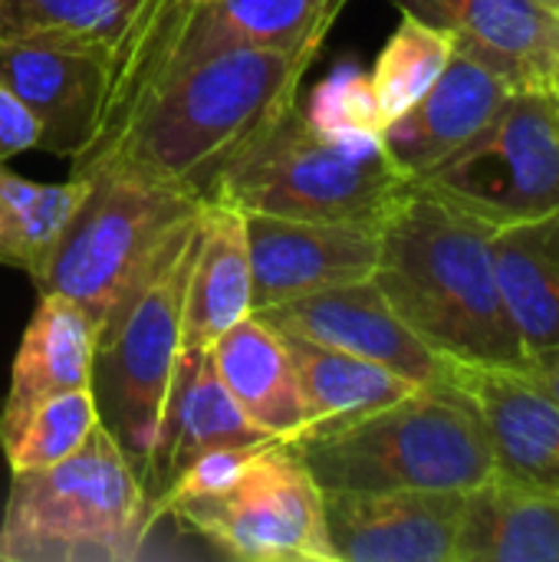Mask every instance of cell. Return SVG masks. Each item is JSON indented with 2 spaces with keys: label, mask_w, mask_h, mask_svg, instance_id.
<instances>
[{
  "label": "cell",
  "mask_w": 559,
  "mask_h": 562,
  "mask_svg": "<svg viewBox=\"0 0 559 562\" xmlns=\"http://www.w3.org/2000/svg\"><path fill=\"white\" fill-rule=\"evenodd\" d=\"M165 514L231 560L336 562L323 487L287 441L264 445L224 487L178 497Z\"/></svg>",
  "instance_id": "9c48e42d"
},
{
  "label": "cell",
  "mask_w": 559,
  "mask_h": 562,
  "mask_svg": "<svg viewBox=\"0 0 559 562\" xmlns=\"http://www.w3.org/2000/svg\"><path fill=\"white\" fill-rule=\"evenodd\" d=\"M0 86L40 119V148L76 161L102 132L112 46L0 43Z\"/></svg>",
  "instance_id": "7c38bea8"
},
{
  "label": "cell",
  "mask_w": 559,
  "mask_h": 562,
  "mask_svg": "<svg viewBox=\"0 0 559 562\" xmlns=\"http://www.w3.org/2000/svg\"><path fill=\"white\" fill-rule=\"evenodd\" d=\"M82 191L86 181L72 175L46 184L0 165V267L26 273L33 283L69 227Z\"/></svg>",
  "instance_id": "d4e9b609"
},
{
  "label": "cell",
  "mask_w": 559,
  "mask_h": 562,
  "mask_svg": "<svg viewBox=\"0 0 559 562\" xmlns=\"http://www.w3.org/2000/svg\"><path fill=\"white\" fill-rule=\"evenodd\" d=\"M451 56L455 40L445 30L402 10L395 33L389 36L369 72L382 125H392L399 115H405L438 82Z\"/></svg>",
  "instance_id": "4316f807"
},
{
  "label": "cell",
  "mask_w": 559,
  "mask_h": 562,
  "mask_svg": "<svg viewBox=\"0 0 559 562\" xmlns=\"http://www.w3.org/2000/svg\"><path fill=\"white\" fill-rule=\"evenodd\" d=\"M346 3L349 0H145L112 46V92L102 132L86 151L102 145L155 82L201 56L231 46L320 53Z\"/></svg>",
  "instance_id": "ba28073f"
},
{
  "label": "cell",
  "mask_w": 559,
  "mask_h": 562,
  "mask_svg": "<svg viewBox=\"0 0 559 562\" xmlns=\"http://www.w3.org/2000/svg\"><path fill=\"white\" fill-rule=\"evenodd\" d=\"M250 313L254 280L244 211L224 201H204L185 293L181 346L201 352Z\"/></svg>",
  "instance_id": "ffe728a7"
},
{
  "label": "cell",
  "mask_w": 559,
  "mask_h": 562,
  "mask_svg": "<svg viewBox=\"0 0 559 562\" xmlns=\"http://www.w3.org/2000/svg\"><path fill=\"white\" fill-rule=\"evenodd\" d=\"M455 562H559V491L491 474L465 494Z\"/></svg>",
  "instance_id": "7402d4cb"
},
{
  "label": "cell",
  "mask_w": 559,
  "mask_h": 562,
  "mask_svg": "<svg viewBox=\"0 0 559 562\" xmlns=\"http://www.w3.org/2000/svg\"><path fill=\"white\" fill-rule=\"evenodd\" d=\"M336 562H455L461 491H323Z\"/></svg>",
  "instance_id": "4fadbf2b"
},
{
  "label": "cell",
  "mask_w": 559,
  "mask_h": 562,
  "mask_svg": "<svg viewBox=\"0 0 559 562\" xmlns=\"http://www.w3.org/2000/svg\"><path fill=\"white\" fill-rule=\"evenodd\" d=\"M99 428V408L92 389H76L46 398L30 412L23 428L3 445V458L10 471H36L59 464L72 451L86 445V438Z\"/></svg>",
  "instance_id": "83f0119b"
},
{
  "label": "cell",
  "mask_w": 559,
  "mask_h": 562,
  "mask_svg": "<svg viewBox=\"0 0 559 562\" xmlns=\"http://www.w3.org/2000/svg\"><path fill=\"white\" fill-rule=\"evenodd\" d=\"M303 112L320 132L336 135V138H382V132H385L376 95H372L369 72H362L356 66L336 69L313 92V99Z\"/></svg>",
  "instance_id": "f1b7e54d"
},
{
  "label": "cell",
  "mask_w": 559,
  "mask_h": 562,
  "mask_svg": "<svg viewBox=\"0 0 559 562\" xmlns=\"http://www.w3.org/2000/svg\"><path fill=\"white\" fill-rule=\"evenodd\" d=\"M445 30L458 49L497 69L514 89L547 86L559 66L554 10L540 0H395Z\"/></svg>",
  "instance_id": "ac0fdd59"
},
{
  "label": "cell",
  "mask_w": 559,
  "mask_h": 562,
  "mask_svg": "<svg viewBox=\"0 0 559 562\" xmlns=\"http://www.w3.org/2000/svg\"><path fill=\"white\" fill-rule=\"evenodd\" d=\"M254 313L353 280H369L379 263V224L297 221L244 214Z\"/></svg>",
  "instance_id": "5bb4252c"
},
{
  "label": "cell",
  "mask_w": 559,
  "mask_h": 562,
  "mask_svg": "<svg viewBox=\"0 0 559 562\" xmlns=\"http://www.w3.org/2000/svg\"><path fill=\"white\" fill-rule=\"evenodd\" d=\"M540 3H547L550 10H557V7H559V0H540Z\"/></svg>",
  "instance_id": "836d02e7"
},
{
  "label": "cell",
  "mask_w": 559,
  "mask_h": 562,
  "mask_svg": "<svg viewBox=\"0 0 559 562\" xmlns=\"http://www.w3.org/2000/svg\"><path fill=\"white\" fill-rule=\"evenodd\" d=\"M30 148H40V119L16 92L0 86V165Z\"/></svg>",
  "instance_id": "f546056e"
},
{
  "label": "cell",
  "mask_w": 559,
  "mask_h": 562,
  "mask_svg": "<svg viewBox=\"0 0 559 562\" xmlns=\"http://www.w3.org/2000/svg\"><path fill=\"white\" fill-rule=\"evenodd\" d=\"M323 491H474L494 454L474 402L448 379L333 431L287 441Z\"/></svg>",
  "instance_id": "3957f363"
},
{
  "label": "cell",
  "mask_w": 559,
  "mask_h": 562,
  "mask_svg": "<svg viewBox=\"0 0 559 562\" xmlns=\"http://www.w3.org/2000/svg\"><path fill=\"white\" fill-rule=\"evenodd\" d=\"M211 366L244 415L277 441L306 431V408L297 385L287 339L264 316L250 313L208 346Z\"/></svg>",
  "instance_id": "44dd1931"
},
{
  "label": "cell",
  "mask_w": 559,
  "mask_h": 562,
  "mask_svg": "<svg viewBox=\"0 0 559 562\" xmlns=\"http://www.w3.org/2000/svg\"><path fill=\"white\" fill-rule=\"evenodd\" d=\"M99 326L66 296L40 293L13 356L10 385L0 405V448L13 441L30 412L53 395L92 389Z\"/></svg>",
  "instance_id": "d6986e66"
},
{
  "label": "cell",
  "mask_w": 559,
  "mask_h": 562,
  "mask_svg": "<svg viewBox=\"0 0 559 562\" xmlns=\"http://www.w3.org/2000/svg\"><path fill=\"white\" fill-rule=\"evenodd\" d=\"M494 267L527 356L559 346V207L497 227Z\"/></svg>",
  "instance_id": "603a6c76"
},
{
  "label": "cell",
  "mask_w": 559,
  "mask_h": 562,
  "mask_svg": "<svg viewBox=\"0 0 559 562\" xmlns=\"http://www.w3.org/2000/svg\"><path fill=\"white\" fill-rule=\"evenodd\" d=\"M511 92L514 86L497 69L455 46L438 82L405 115L385 125L382 145L409 181H422L465 148Z\"/></svg>",
  "instance_id": "e0dca14e"
},
{
  "label": "cell",
  "mask_w": 559,
  "mask_h": 562,
  "mask_svg": "<svg viewBox=\"0 0 559 562\" xmlns=\"http://www.w3.org/2000/svg\"><path fill=\"white\" fill-rule=\"evenodd\" d=\"M409 184L382 138L326 135L297 102L221 175L208 201L244 214L382 224Z\"/></svg>",
  "instance_id": "5b68a950"
},
{
  "label": "cell",
  "mask_w": 559,
  "mask_h": 562,
  "mask_svg": "<svg viewBox=\"0 0 559 562\" xmlns=\"http://www.w3.org/2000/svg\"><path fill=\"white\" fill-rule=\"evenodd\" d=\"M316 49L231 46L155 82L119 128L69 161V175L125 168L211 198L221 175L300 102Z\"/></svg>",
  "instance_id": "6da1fadb"
},
{
  "label": "cell",
  "mask_w": 559,
  "mask_h": 562,
  "mask_svg": "<svg viewBox=\"0 0 559 562\" xmlns=\"http://www.w3.org/2000/svg\"><path fill=\"white\" fill-rule=\"evenodd\" d=\"M198 217L171 237L148 277L99 329L96 342L92 398L99 408V425L135 468L142 487L168 389L175 379V366L185 349L181 323L198 240Z\"/></svg>",
  "instance_id": "52a82bcc"
},
{
  "label": "cell",
  "mask_w": 559,
  "mask_h": 562,
  "mask_svg": "<svg viewBox=\"0 0 559 562\" xmlns=\"http://www.w3.org/2000/svg\"><path fill=\"white\" fill-rule=\"evenodd\" d=\"M267 441L277 438H270L244 415V408L234 402V395L214 372L208 349H181L145 474V494L155 514L161 517V497L198 458L221 448H247Z\"/></svg>",
  "instance_id": "2e32d148"
},
{
  "label": "cell",
  "mask_w": 559,
  "mask_h": 562,
  "mask_svg": "<svg viewBox=\"0 0 559 562\" xmlns=\"http://www.w3.org/2000/svg\"><path fill=\"white\" fill-rule=\"evenodd\" d=\"M72 178L86 181L82 201L33 286L72 300L102 329L204 198L109 165Z\"/></svg>",
  "instance_id": "8992f818"
},
{
  "label": "cell",
  "mask_w": 559,
  "mask_h": 562,
  "mask_svg": "<svg viewBox=\"0 0 559 562\" xmlns=\"http://www.w3.org/2000/svg\"><path fill=\"white\" fill-rule=\"evenodd\" d=\"M145 0H0V43L115 46Z\"/></svg>",
  "instance_id": "484cf974"
},
{
  "label": "cell",
  "mask_w": 559,
  "mask_h": 562,
  "mask_svg": "<svg viewBox=\"0 0 559 562\" xmlns=\"http://www.w3.org/2000/svg\"><path fill=\"white\" fill-rule=\"evenodd\" d=\"M422 184L494 227L559 207V102L550 86L514 89L494 119Z\"/></svg>",
  "instance_id": "30bf717a"
},
{
  "label": "cell",
  "mask_w": 559,
  "mask_h": 562,
  "mask_svg": "<svg viewBox=\"0 0 559 562\" xmlns=\"http://www.w3.org/2000/svg\"><path fill=\"white\" fill-rule=\"evenodd\" d=\"M497 227L412 181L379 224L376 286L402 323L458 366L527 369L494 267Z\"/></svg>",
  "instance_id": "7a4b0ae2"
},
{
  "label": "cell",
  "mask_w": 559,
  "mask_h": 562,
  "mask_svg": "<svg viewBox=\"0 0 559 562\" xmlns=\"http://www.w3.org/2000/svg\"><path fill=\"white\" fill-rule=\"evenodd\" d=\"M547 86H550V92L557 95V102H559V66L554 69V76H550V82H547Z\"/></svg>",
  "instance_id": "1f68e13d"
},
{
  "label": "cell",
  "mask_w": 559,
  "mask_h": 562,
  "mask_svg": "<svg viewBox=\"0 0 559 562\" xmlns=\"http://www.w3.org/2000/svg\"><path fill=\"white\" fill-rule=\"evenodd\" d=\"M283 339H287L297 385H300L303 408H306L303 435H320V431L353 425L422 389L418 382L379 362H369L339 349H326L290 333H283Z\"/></svg>",
  "instance_id": "cb8c5ba5"
},
{
  "label": "cell",
  "mask_w": 559,
  "mask_h": 562,
  "mask_svg": "<svg viewBox=\"0 0 559 562\" xmlns=\"http://www.w3.org/2000/svg\"><path fill=\"white\" fill-rule=\"evenodd\" d=\"M181 3H208V0H181Z\"/></svg>",
  "instance_id": "e575fe53"
},
{
  "label": "cell",
  "mask_w": 559,
  "mask_h": 562,
  "mask_svg": "<svg viewBox=\"0 0 559 562\" xmlns=\"http://www.w3.org/2000/svg\"><path fill=\"white\" fill-rule=\"evenodd\" d=\"M554 46H557L559 53V7L554 10Z\"/></svg>",
  "instance_id": "d6a6232c"
},
{
  "label": "cell",
  "mask_w": 559,
  "mask_h": 562,
  "mask_svg": "<svg viewBox=\"0 0 559 562\" xmlns=\"http://www.w3.org/2000/svg\"><path fill=\"white\" fill-rule=\"evenodd\" d=\"M451 382L474 402L494 474L559 491V398L530 372L507 366H451Z\"/></svg>",
  "instance_id": "9a60e30c"
},
{
  "label": "cell",
  "mask_w": 559,
  "mask_h": 562,
  "mask_svg": "<svg viewBox=\"0 0 559 562\" xmlns=\"http://www.w3.org/2000/svg\"><path fill=\"white\" fill-rule=\"evenodd\" d=\"M257 316H264L280 333L379 362L418 385L451 379L455 362L428 349L402 323V316L392 310V303L382 296L372 277L267 306Z\"/></svg>",
  "instance_id": "8fae6325"
},
{
  "label": "cell",
  "mask_w": 559,
  "mask_h": 562,
  "mask_svg": "<svg viewBox=\"0 0 559 562\" xmlns=\"http://www.w3.org/2000/svg\"><path fill=\"white\" fill-rule=\"evenodd\" d=\"M527 369L554 392L559 398V346L557 349H547V352H537V356H530V362H527Z\"/></svg>",
  "instance_id": "4dcf8cb0"
},
{
  "label": "cell",
  "mask_w": 559,
  "mask_h": 562,
  "mask_svg": "<svg viewBox=\"0 0 559 562\" xmlns=\"http://www.w3.org/2000/svg\"><path fill=\"white\" fill-rule=\"evenodd\" d=\"M10 474L0 562H128L161 520L102 425L59 464Z\"/></svg>",
  "instance_id": "277c9868"
}]
</instances>
